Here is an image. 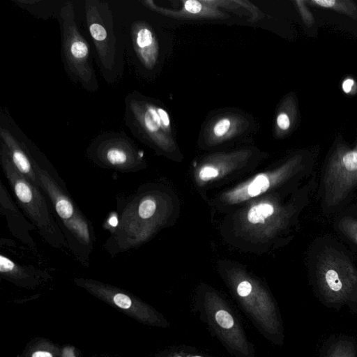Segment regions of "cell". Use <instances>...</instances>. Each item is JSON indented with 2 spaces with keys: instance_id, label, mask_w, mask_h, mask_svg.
Returning <instances> with one entry per match:
<instances>
[{
  "instance_id": "1",
  "label": "cell",
  "mask_w": 357,
  "mask_h": 357,
  "mask_svg": "<svg viewBox=\"0 0 357 357\" xmlns=\"http://www.w3.org/2000/svg\"><path fill=\"white\" fill-rule=\"evenodd\" d=\"M86 27L93 43L100 73L109 84L123 77L126 43L109 4L101 0L84 2Z\"/></svg>"
},
{
  "instance_id": "2",
  "label": "cell",
  "mask_w": 357,
  "mask_h": 357,
  "mask_svg": "<svg viewBox=\"0 0 357 357\" xmlns=\"http://www.w3.org/2000/svg\"><path fill=\"white\" fill-rule=\"evenodd\" d=\"M56 17L61 31V59L67 75L84 90L97 91L99 84L90 46L79 31L72 1L62 2Z\"/></svg>"
},
{
  "instance_id": "3",
  "label": "cell",
  "mask_w": 357,
  "mask_h": 357,
  "mask_svg": "<svg viewBox=\"0 0 357 357\" xmlns=\"http://www.w3.org/2000/svg\"><path fill=\"white\" fill-rule=\"evenodd\" d=\"M245 204L234 215L233 227L238 236L253 244L271 242L291 216V206L282 204L273 195L266 194Z\"/></svg>"
},
{
  "instance_id": "4",
  "label": "cell",
  "mask_w": 357,
  "mask_h": 357,
  "mask_svg": "<svg viewBox=\"0 0 357 357\" xmlns=\"http://www.w3.org/2000/svg\"><path fill=\"white\" fill-rule=\"evenodd\" d=\"M316 282L326 305H347L357 313V270L344 255L333 249L324 250L317 264Z\"/></svg>"
},
{
  "instance_id": "5",
  "label": "cell",
  "mask_w": 357,
  "mask_h": 357,
  "mask_svg": "<svg viewBox=\"0 0 357 357\" xmlns=\"http://www.w3.org/2000/svg\"><path fill=\"white\" fill-rule=\"evenodd\" d=\"M0 160L15 197L39 229L40 234L54 247L66 245L63 236L40 188L35 186L13 167L5 151L0 149Z\"/></svg>"
},
{
  "instance_id": "6",
  "label": "cell",
  "mask_w": 357,
  "mask_h": 357,
  "mask_svg": "<svg viewBox=\"0 0 357 357\" xmlns=\"http://www.w3.org/2000/svg\"><path fill=\"white\" fill-rule=\"evenodd\" d=\"M156 102L133 91L125 98V122L132 135L157 151L172 154L177 149L173 137L162 125Z\"/></svg>"
},
{
  "instance_id": "7",
  "label": "cell",
  "mask_w": 357,
  "mask_h": 357,
  "mask_svg": "<svg viewBox=\"0 0 357 357\" xmlns=\"http://www.w3.org/2000/svg\"><path fill=\"white\" fill-rule=\"evenodd\" d=\"M86 153L99 167L122 172L139 171L146 165L142 151L123 132L98 135L89 145Z\"/></svg>"
},
{
  "instance_id": "8",
  "label": "cell",
  "mask_w": 357,
  "mask_h": 357,
  "mask_svg": "<svg viewBox=\"0 0 357 357\" xmlns=\"http://www.w3.org/2000/svg\"><path fill=\"white\" fill-rule=\"evenodd\" d=\"M158 202L156 195L151 192L136 197L128 206L114 233L118 248L124 250L135 247L151 236L162 220L155 216Z\"/></svg>"
},
{
  "instance_id": "9",
  "label": "cell",
  "mask_w": 357,
  "mask_h": 357,
  "mask_svg": "<svg viewBox=\"0 0 357 357\" xmlns=\"http://www.w3.org/2000/svg\"><path fill=\"white\" fill-rule=\"evenodd\" d=\"M35 170L40 188L51 200L56 214L68 231L73 243H79L82 248L89 250L94 240L93 227L78 209L73 199L55 180L35 161Z\"/></svg>"
},
{
  "instance_id": "10",
  "label": "cell",
  "mask_w": 357,
  "mask_h": 357,
  "mask_svg": "<svg viewBox=\"0 0 357 357\" xmlns=\"http://www.w3.org/2000/svg\"><path fill=\"white\" fill-rule=\"evenodd\" d=\"M301 160L300 156H294L273 169L255 175L222 193L219 203L226 206L238 205L272 192L298 171Z\"/></svg>"
},
{
  "instance_id": "11",
  "label": "cell",
  "mask_w": 357,
  "mask_h": 357,
  "mask_svg": "<svg viewBox=\"0 0 357 357\" xmlns=\"http://www.w3.org/2000/svg\"><path fill=\"white\" fill-rule=\"evenodd\" d=\"M357 185V144L353 149L337 147L326 167L324 179V199L337 204Z\"/></svg>"
},
{
  "instance_id": "12",
  "label": "cell",
  "mask_w": 357,
  "mask_h": 357,
  "mask_svg": "<svg viewBox=\"0 0 357 357\" xmlns=\"http://www.w3.org/2000/svg\"><path fill=\"white\" fill-rule=\"evenodd\" d=\"M254 154V150L250 149L211 154L202 160L195 168V181L199 187L218 181L247 166Z\"/></svg>"
},
{
  "instance_id": "13",
  "label": "cell",
  "mask_w": 357,
  "mask_h": 357,
  "mask_svg": "<svg viewBox=\"0 0 357 357\" xmlns=\"http://www.w3.org/2000/svg\"><path fill=\"white\" fill-rule=\"evenodd\" d=\"M180 7L172 9L160 6L152 0L141 1L149 9L172 18L180 20H218L229 15L218 7L215 0H182Z\"/></svg>"
},
{
  "instance_id": "14",
  "label": "cell",
  "mask_w": 357,
  "mask_h": 357,
  "mask_svg": "<svg viewBox=\"0 0 357 357\" xmlns=\"http://www.w3.org/2000/svg\"><path fill=\"white\" fill-rule=\"evenodd\" d=\"M130 39L136 60L147 70H153L160 56V45L153 28L144 20H136L130 26Z\"/></svg>"
},
{
  "instance_id": "15",
  "label": "cell",
  "mask_w": 357,
  "mask_h": 357,
  "mask_svg": "<svg viewBox=\"0 0 357 357\" xmlns=\"http://www.w3.org/2000/svg\"><path fill=\"white\" fill-rule=\"evenodd\" d=\"M249 126L248 119L243 114L234 112L219 114L206 126L204 144L209 147L218 146L243 134Z\"/></svg>"
},
{
  "instance_id": "16",
  "label": "cell",
  "mask_w": 357,
  "mask_h": 357,
  "mask_svg": "<svg viewBox=\"0 0 357 357\" xmlns=\"http://www.w3.org/2000/svg\"><path fill=\"white\" fill-rule=\"evenodd\" d=\"M320 357H357V342L346 335L332 337L323 345Z\"/></svg>"
},
{
  "instance_id": "17",
  "label": "cell",
  "mask_w": 357,
  "mask_h": 357,
  "mask_svg": "<svg viewBox=\"0 0 357 357\" xmlns=\"http://www.w3.org/2000/svg\"><path fill=\"white\" fill-rule=\"evenodd\" d=\"M296 114L294 98L290 96H287L278 108L275 118L274 133L277 137H284L291 130Z\"/></svg>"
},
{
  "instance_id": "18",
  "label": "cell",
  "mask_w": 357,
  "mask_h": 357,
  "mask_svg": "<svg viewBox=\"0 0 357 357\" xmlns=\"http://www.w3.org/2000/svg\"><path fill=\"white\" fill-rule=\"evenodd\" d=\"M13 1L32 15L43 20H47L54 15H56L61 5H58L55 1L41 0H13Z\"/></svg>"
},
{
  "instance_id": "19",
  "label": "cell",
  "mask_w": 357,
  "mask_h": 357,
  "mask_svg": "<svg viewBox=\"0 0 357 357\" xmlns=\"http://www.w3.org/2000/svg\"><path fill=\"white\" fill-rule=\"evenodd\" d=\"M307 3L324 8H330L357 20V6L349 0H311Z\"/></svg>"
},
{
  "instance_id": "20",
  "label": "cell",
  "mask_w": 357,
  "mask_h": 357,
  "mask_svg": "<svg viewBox=\"0 0 357 357\" xmlns=\"http://www.w3.org/2000/svg\"><path fill=\"white\" fill-rule=\"evenodd\" d=\"M215 319L218 325L223 329H231L235 324L231 314L224 309H220L216 311Z\"/></svg>"
},
{
  "instance_id": "21",
  "label": "cell",
  "mask_w": 357,
  "mask_h": 357,
  "mask_svg": "<svg viewBox=\"0 0 357 357\" xmlns=\"http://www.w3.org/2000/svg\"><path fill=\"white\" fill-rule=\"evenodd\" d=\"M294 2L303 22L308 26H312L314 24V20L313 15L310 11L308 7L306 6V1L296 0Z\"/></svg>"
},
{
  "instance_id": "22",
  "label": "cell",
  "mask_w": 357,
  "mask_h": 357,
  "mask_svg": "<svg viewBox=\"0 0 357 357\" xmlns=\"http://www.w3.org/2000/svg\"><path fill=\"white\" fill-rule=\"evenodd\" d=\"M114 303L121 308L128 309L131 306L132 301L130 297L122 293H117L113 297Z\"/></svg>"
},
{
  "instance_id": "23",
  "label": "cell",
  "mask_w": 357,
  "mask_h": 357,
  "mask_svg": "<svg viewBox=\"0 0 357 357\" xmlns=\"http://www.w3.org/2000/svg\"><path fill=\"white\" fill-rule=\"evenodd\" d=\"M344 225L345 231L357 243V221L347 220Z\"/></svg>"
},
{
  "instance_id": "24",
  "label": "cell",
  "mask_w": 357,
  "mask_h": 357,
  "mask_svg": "<svg viewBox=\"0 0 357 357\" xmlns=\"http://www.w3.org/2000/svg\"><path fill=\"white\" fill-rule=\"evenodd\" d=\"M355 85V82L352 78L345 79L342 84V89L345 93H350Z\"/></svg>"
},
{
  "instance_id": "25",
  "label": "cell",
  "mask_w": 357,
  "mask_h": 357,
  "mask_svg": "<svg viewBox=\"0 0 357 357\" xmlns=\"http://www.w3.org/2000/svg\"><path fill=\"white\" fill-rule=\"evenodd\" d=\"M32 357H52V354L46 351H36Z\"/></svg>"
},
{
  "instance_id": "26",
  "label": "cell",
  "mask_w": 357,
  "mask_h": 357,
  "mask_svg": "<svg viewBox=\"0 0 357 357\" xmlns=\"http://www.w3.org/2000/svg\"><path fill=\"white\" fill-rule=\"evenodd\" d=\"M190 357H202L200 356H190Z\"/></svg>"
},
{
  "instance_id": "27",
  "label": "cell",
  "mask_w": 357,
  "mask_h": 357,
  "mask_svg": "<svg viewBox=\"0 0 357 357\" xmlns=\"http://www.w3.org/2000/svg\"><path fill=\"white\" fill-rule=\"evenodd\" d=\"M177 357H181V356H177Z\"/></svg>"
}]
</instances>
